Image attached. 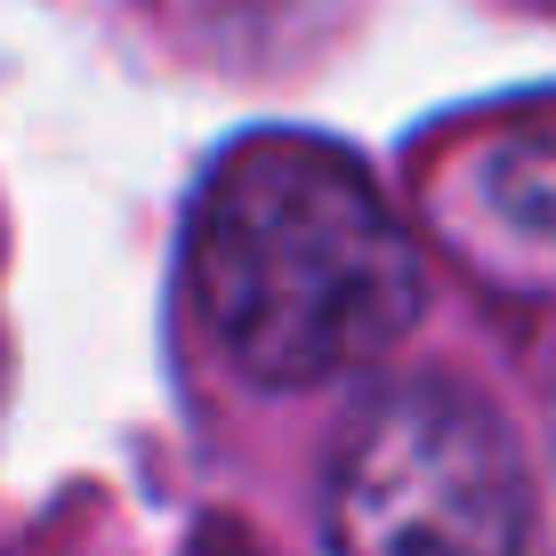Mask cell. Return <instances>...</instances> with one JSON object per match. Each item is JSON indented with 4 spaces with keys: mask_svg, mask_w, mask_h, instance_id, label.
Listing matches in <instances>:
<instances>
[{
    "mask_svg": "<svg viewBox=\"0 0 556 556\" xmlns=\"http://www.w3.org/2000/svg\"><path fill=\"white\" fill-rule=\"evenodd\" d=\"M186 282L226 363L258 388H315L379 363L428 291L363 162L306 129L242 138L202 178Z\"/></svg>",
    "mask_w": 556,
    "mask_h": 556,
    "instance_id": "obj_1",
    "label": "cell"
},
{
    "mask_svg": "<svg viewBox=\"0 0 556 556\" xmlns=\"http://www.w3.org/2000/svg\"><path fill=\"white\" fill-rule=\"evenodd\" d=\"M532 484L508 419L459 379H395L323 468L331 556H525Z\"/></svg>",
    "mask_w": 556,
    "mask_h": 556,
    "instance_id": "obj_2",
    "label": "cell"
},
{
    "mask_svg": "<svg viewBox=\"0 0 556 556\" xmlns=\"http://www.w3.org/2000/svg\"><path fill=\"white\" fill-rule=\"evenodd\" d=\"M459 178H468V194L492 226H508L516 242H548L556 251V122L501 129L492 146H476V162Z\"/></svg>",
    "mask_w": 556,
    "mask_h": 556,
    "instance_id": "obj_3",
    "label": "cell"
},
{
    "mask_svg": "<svg viewBox=\"0 0 556 556\" xmlns=\"http://www.w3.org/2000/svg\"><path fill=\"white\" fill-rule=\"evenodd\" d=\"M194 556H266V548H251L242 532H226V525H210L202 541H194Z\"/></svg>",
    "mask_w": 556,
    "mask_h": 556,
    "instance_id": "obj_4",
    "label": "cell"
}]
</instances>
